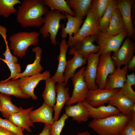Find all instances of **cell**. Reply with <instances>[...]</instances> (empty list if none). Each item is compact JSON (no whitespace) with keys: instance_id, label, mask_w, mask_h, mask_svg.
I'll return each instance as SVG.
<instances>
[{"instance_id":"cell-1","label":"cell","mask_w":135,"mask_h":135,"mask_svg":"<svg viewBox=\"0 0 135 135\" xmlns=\"http://www.w3.org/2000/svg\"><path fill=\"white\" fill-rule=\"evenodd\" d=\"M18 7L16 20L23 28H38L44 24L42 16L49 10L42 0H23Z\"/></svg>"},{"instance_id":"cell-2","label":"cell","mask_w":135,"mask_h":135,"mask_svg":"<svg viewBox=\"0 0 135 135\" xmlns=\"http://www.w3.org/2000/svg\"><path fill=\"white\" fill-rule=\"evenodd\" d=\"M131 117L120 114L100 119H93L88 126L99 135H119Z\"/></svg>"},{"instance_id":"cell-3","label":"cell","mask_w":135,"mask_h":135,"mask_svg":"<svg viewBox=\"0 0 135 135\" xmlns=\"http://www.w3.org/2000/svg\"><path fill=\"white\" fill-rule=\"evenodd\" d=\"M40 33L35 31L20 32L14 34L8 39L9 48L12 54L22 58L26 54L28 47L36 45L39 41Z\"/></svg>"},{"instance_id":"cell-4","label":"cell","mask_w":135,"mask_h":135,"mask_svg":"<svg viewBox=\"0 0 135 135\" xmlns=\"http://www.w3.org/2000/svg\"><path fill=\"white\" fill-rule=\"evenodd\" d=\"M64 14L58 10H49L44 17V25L40 29V32L44 38L50 37L51 43L56 45L57 43L56 36L59 29L61 28L60 24L61 20H66Z\"/></svg>"},{"instance_id":"cell-5","label":"cell","mask_w":135,"mask_h":135,"mask_svg":"<svg viewBox=\"0 0 135 135\" xmlns=\"http://www.w3.org/2000/svg\"><path fill=\"white\" fill-rule=\"evenodd\" d=\"M126 32L116 35L110 34L106 32L100 31L96 35V42L100 47V54L117 51L125 38L128 36Z\"/></svg>"},{"instance_id":"cell-6","label":"cell","mask_w":135,"mask_h":135,"mask_svg":"<svg viewBox=\"0 0 135 135\" xmlns=\"http://www.w3.org/2000/svg\"><path fill=\"white\" fill-rule=\"evenodd\" d=\"M100 31L98 21L94 18L90 9L78 32L75 36L69 38L67 44L71 48L80 42L85 38L96 35Z\"/></svg>"},{"instance_id":"cell-7","label":"cell","mask_w":135,"mask_h":135,"mask_svg":"<svg viewBox=\"0 0 135 135\" xmlns=\"http://www.w3.org/2000/svg\"><path fill=\"white\" fill-rule=\"evenodd\" d=\"M86 67L84 66L75 72L72 80L74 87L72 96L66 104V106L85 101L89 90L83 76V72Z\"/></svg>"},{"instance_id":"cell-8","label":"cell","mask_w":135,"mask_h":135,"mask_svg":"<svg viewBox=\"0 0 135 135\" xmlns=\"http://www.w3.org/2000/svg\"><path fill=\"white\" fill-rule=\"evenodd\" d=\"M111 53L110 52L100 54L95 80L99 88H105L107 78L116 70V68L112 59Z\"/></svg>"},{"instance_id":"cell-9","label":"cell","mask_w":135,"mask_h":135,"mask_svg":"<svg viewBox=\"0 0 135 135\" xmlns=\"http://www.w3.org/2000/svg\"><path fill=\"white\" fill-rule=\"evenodd\" d=\"M134 43L127 36L121 47L116 52H113L112 59L116 68L127 65L134 55Z\"/></svg>"},{"instance_id":"cell-10","label":"cell","mask_w":135,"mask_h":135,"mask_svg":"<svg viewBox=\"0 0 135 135\" xmlns=\"http://www.w3.org/2000/svg\"><path fill=\"white\" fill-rule=\"evenodd\" d=\"M50 72L45 71L29 77H24L19 79V87L24 94L30 96L33 100H36L37 97L34 93V90L39 82L50 78Z\"/></svg>"},{"instance_id":"cell-11","label":"cell","mask_w":135,"mask_h":135,"mask_svg":"<svg viewBox=\"0 0 135 135\" xmlns=\"http://www.w3.org/2000/svg\"><path fill=\"white\" fill-rule=\"evenodd\" d=\"M119 89L98 88L95 90H89L85 101L89 105L94 107L104 105L108 103L111 98Z\"/></svg>"},{"instance_id":"cell-12","label":"cell","mask_w":135,"mask_h":135,"mask_svg":"<svg viewBox=\"0 0 135 135\" xmlns=\"http://www.w3.org/2000/svg\"><path fill=\"white\" fill-rule=\"evenodd\" d=\"M100 55L99 52L90 54L86 58L87 66L83 74L89 90H95L98 88L96 83L95 80Z\"/></svg>"},{"instance_id":"cell-13","label":"cell","mask_w":135,"mask_h":135,"mask_svg":"<svg viewBox=\"0 0 135 135\" xmlns=\"http://www.w3.org/2000/svg\"><path fill=\"white\" fill-rule=\"evenodd\" d=\"M96 35L88 36L78 44L70 48L69 54H80L86 58L90 54L99 52V46L94 44L96 42Z\"/></svg>"},{"instance_id":"cell-14","label":"cell","mask_w":135,"mask_h":135,"mask_svg":"<svg viewBox=\"0 0 135 135\" xmlns=\"http://www.w3.org/2000/svg\"><path fill=\"white\" fill-rule=\"evenodd\" d=\"M108 103L116 108L121 114L126 115H131V111L135 106V100L124 95L122 88L112 96Z\"/></svg>"},{"instance_id":"cell-15","label":"cell","mask_w":135,"mask_h":135,"mask_svg":"<svg viewBox=\"0 0 135 135\" xmlns=\"http://www.w3.org/2000/svg\"><path fill=\"white\" fill-rule=\"evenodd\" d=\"M19 108V111L11 114L8 119L18 127L31 133L32 131L30 128H34V127L30 120L29 114L34 107L26 109L23 108L21 106Z\"/></svg>"},{"instance_id":"cell-16","label":"cell","mask_w":135,"mask_h":135,"mask_svg":"<svg viewBox=\"0 0 135 135\" xmlns=\"http://www.w3.org/2000/svg\"><path fill=\"white\" fill-rule=\"evenodd\" d=\"M134 1L132 0H117V7L121 14L128 37L130 38L133 36L134 29L131 18V8Z\"/></svg>"},{"instance_id":"cell-17","label":"cell","mask_w":135,"mask_h":135,"mask_svg":"<svg viewBox=\"0 0 135 135\" xmlns=\"http://www.w3.org/2000/svg\"><path fill=\"white\" fill-rule=\"evenodd\" d=\"M53 111V108L44 102L39 108L30 112V120L33 123L40 122L52 125L54 122Z\"/></svg>"},{"instance_id":"cell-18","label":"cell","mask_w":135,"mask_h":135,"mask_svg":"<svg viewBox=\"0 0 135 135\" xmlns=\"http://www.w3.org/2000/svg\"><path fill=\"white\" fill-rule=\"evenodd\" d=\"M64 82L58 83L55 88L57 96L55 104L53 107L54 112L53 119L54 121L58 120L60 113L64 105L70 99L69 88L66 87Z\"/></svg>"},{"instance_id":"cell-19","label":"cell","mask_w":135,"mask_h":135,"mask_svg":"<svg viewBox=\"0 0 135 135\" xmlns=\"http://www.w3.org/2000/svg\"><path fill=\"white\" fill-rule=\"evenodd\" d=\"M87 109L90 117L93 119H100L110 116L121 114L116 107L110 104L96 107H92L85 101L81 102Z\"/></svg>"},{"instance_id":"cell-20","label":"cell","mask_w":135,"mask_h":135,"mask_svg":"<svg viewBox=\"0 0 135 135\" xmlns=\"http://www.w3.org/2000/svg\"><path fill=\"white\" fill-rule=\"evenodd\" d=\"M127 65H125L122 68H116L114 72L108 76L107 78L105 89H113L122 88L126 82L128 73Z\"/></svg>"},{"instance_id":"cell-21","label":"cell","mask_w":135,"mask_h":135,"mask_svg":"<svg viewBox=\"0 0 135 135\" xmlns=\"http://www.w3.org/2000/svg\"><path fill=\"white\" fill-rule=\"evenodd\" d=\"M69 47L66 39H63L60 45V53L57 57L58 61V67L54 75L51 77L58 83L64 82V75L67 63L66 54Z\"/></svg>"},{"instance_id":"cell-22","label":"cell","mask_w":135,"mask_h":135,"mask_svg":"<svg viewBox=\"0 0 135 135\" xmlns=\"http://www.w3.org/2000/svg\"><path fill=\"white\" fill-rule=\"evenodd\" d=\"M32 52L35 54V59L34 62L28 64L25 70L22 72L17 75L12 80L17 79L24 77H29L40 73L43 69V67L40 64L42 49L39 46L33 48Z\"/></svg>"},{"instance_id":"cell-23","label":"cell","mask_w":135,"mask_h":135,"mask_svg":"<svg viewBox=\"0 0 135 135\" xmlns=\"http://www.w3.org/2000/svg\"><path fill=\"white\" fill-rule=\"evenodd\" d=\"M64 14L67 20L66 26L64 27V24L61 25L60 33L63 39L66 38L67 35L69 38L76 36L80 28V26L84 20L83 19L72 16L67 13Z\"/></svg>"},{"instance_id":"cell-24","label":"cell","mask_w":135,"mask_h":135,"mask_svg":"<svg viewBox=\"0 0 135 135\" xmlns=\"http://www.w3.org/2000/svg\"><path fill=\"white\" fill-rule=\"evenodd\" d=\"M65 110V114L68 117H72L73 120L80 124L86 122L90 118L87 109L81 102L78 103L74 105L66 106Z\"/></svg>"},{"instance_id":"cell-25","label":"cell","mask_w":135,"mask_h":135,"mask_svg":"<svg viewBox=\"0 0 135 135\" xmlns=\"http://www.w3.org/2000/svg\"><path fill=\"white\" fill-rule=\"evenodd\" d=\"M73 55L71 59L67 61L64 75V83L66 85L69 79L72 77L76 69L87 63L86 58L82 54H76Z\"/></svg>"},{"instance_id":"cell-26","label":"cell","mask_w":135,"mask_h":135,"mask_svg":"<svg viewBox=\"0 0 135 135\" xmlns=\"http://www.w3.org/2000/svg\"><path fill=\"white\" fill-rule=\"evenodd\" d=\"M19 83V79L0 82V93L9 96H14L18 98L27 99L30 98L20 90Z\"/></svg>"},{"instance_id":"cell-27","label":"cell","mask_w":135,"mask_h":135,"mask_svg":"<svg viewBox=\"0 0 135 135\" xmlns=\"http://www.w3.org/2000/svg\"><path fill=\"white\" fill-rule=\"evenodd\" d=\"M92 0H66L69 7L75 14V17L83 19L90 9Z\"/></svg>"},{"instance_id":"cell-28","label":"cell","mask_w":135,"mask_h":135,"mask_svg":"<svg viewBox=\"0 0 135 135\" xmlns=\"http://www.w3.org/2000/svg\"><path fill=\"white\" fill-rule=\"evenodd\" d=\"M126 31L121 14L117 6L114 11L106 32L115 36Z\"/></svg>"},{"instance_id":"cell-29","label":"cell","mask_w":135,"mask_h":135,"mask_svg":"<svg viewBox=\"0 0 135 135\" xmlns=\"http://www.w3.org/2000/svg\"><path fill=\"white\" fill-rule=\"evenodd\" d=\"M45 80V87L42 94L44 100V102L53 108L56 101L55 86L56 82L51 78Z\"/></svg>"},{"instance_id":"cell-30","label":"cell","mask_w":135,"mask_h":135,"mask_svg":"<svg viewBox=\"0 0 135 135\" xmlns=\"http://www.w3.org/2000/svg\"><path fill=\"white\" fill-rule=\"evenodd\" d=\"M0 112L2 116L8 119L12 114L18 112L20 108L13 104L10 96L0 93Z\"/></svg>"},{"instance_id":"cell-31","label":"cell","mask_w":135,"mask_h":135,"mask_svg":"<svg viewBox=\"0 0 135 135\" xmlns=\"http://www.w3.org/2000/svg\"><path fill=\"white\" fill-rule=\"evenodd\" d=\"M117 6V0H112L102 17L98 20L101 31L106 32L114 11Z\"/></svg>"},{"instance_id":"cell-32","label":"cell","mask_w":135,"mask_h":135,"mask_svg":"<svg viewBox=\"0 0 135 135\" xmlns=\"http://www.w3.org/2000/svg\"><path fill=\"white\" fill-rule=\"evenodd\" d=\"M45 6L50 9V10H58L64 14L67 13L75 16V14L64 0H43Z\"/></svg>"},{"instance_id":"cell-33","label":"cell","mask_w":135,"mask_h":135,"mask_svg":"<svg viewBox=\"0 0 135 135\" xmlns=\"http://www.w3.org/2000/svg\"><path fill=\"white\" fill-rule=\"evenodd\" d=\"M112 0H92L90 9L92 15L97 20L103 15Z\"/></svg>"},{"instance_id":"cell-34","label":"cell","mask_w":135,"mask_h":135,"mask_svg":"<svg viewBox=\"0 0 135 135\" xmlns=\"http://www.w3.org/2000/svg\"><path fill=\"white\" fill-rule=\"evenodd\" d=\"M18 4H21L19 0H0V16L8 18L16 12L18 9L15 8L14 6Z\"/></svg>"},{"instance_id":"cell-35","label":"cell","mask_w":135,"mask_h":135,"mask_svg":"<svg viewBox=\"0 0 135 135\" xmlns=\"http://www.w3.org/2000/svg\"><path fill=\"white\" fill-rule=\"evenodd\" d=\"M127 80L122 88L123 94L128 98L135 100V92L132 86L135 85V74L133 72L126 75Z\"/></svg>"},{"instance_id":"cell-36","label":"cell","mask_w":135,"mask_h":135,"mask_svg":"<svg viewBox=\"0 0 135 135\" xmlns=\"http://www.w3.org/2000/svg\"><path fill=\"white\" fill-rule=\"evenodd\" d=\"M0 127L16 135H24L23 132L24 129L18 127L8 119L0 118Z\"/></svg>"},{"instance_id":"cell-37","label":"cell","mask_w":135,"mask_h":135,"mask_svg":"<svg viewBox=\"0 0 135 135\" xmlns=\"http://www.w3.org/2000/svg\"><path fill=\"white\" fill-rule=\"evenodd\" d=\"M0 59L2 60L7 65L10 72V76L7 79L0 81V82H4L14 78L17 75L20 74L21 72V67L20 64L17 62H9L5 59L0 58Z\"/></svg>"},{"instance_id":"cell-38","label":"cell","mask_w":135,"mask_h":135,"mask_svg":"<svg viewBox=\"0 0 135 135\" xmlns=\"http://www.w3.org/2000/svg\"><path fill=\"white\" fill-rule=\"evenodd\" d=\"M68 116L65 113L59 120L54 121L52 126L50 135H60L65 124V121L68 119Z\"/></svg>"},{"instance_id":"cell-39","label":"cell","mask_w":135,"mask_h":135,"mask_svg":"<svg viewBox=\"0 0 135 135\" xmlns=\"http://www.w3.org/2000/svg\"><path fill=\"white\" fill-rule=\"evenodd\" d=\"M119 135H135V118L131 116Z\"/></svg>"},{"instance_id":"cell-40","label":"cell","mask_w":135,"mask_h":135,"mask_svg":"<svg viewBox=\"0 0 135 135\" xmlns=\"http://www.w3.org/2000/svg\"><path fill=\"white\" fill-rule=\"evenodd\" d=\"M6 39L7 38L4 39L6 45V50L2 55L5 58L4 59L8 61L17 63L18 62V57L14 56L11 53Z\"/></svg>"},{"instance_id":"cell-41","label":"cell","mask_w":135,"mask_h":135,"mask_svg":"<svg viewBox=\"0 0 135 135\" xmlns=\"http://www.w3.org/2000/svg\"><path fill=\"white\" fill-rule=\"evenodd\" d=\"M52 125L45 124L42 131L38 135H50Z\"/></svg>"},{"instance_id":"cell-42","label":"cell","mask_w":135,"mask_h":135,"mask_svg":"<svg viewBox=\"0 0 135 135\" xmlns=\"http://www.w3.org/2000/svg\"><path fill=\"white\" fill-rule=\"evenodd\" d=\"M128 70L135 71V56L134 55L127 64Z\"/></svg>"},{"instance_id":"cell-43","label":"cell","mask_w":135,"mask_h":135,"mask_svg":"<svg viewBox=\"0 0 135 135\" xmlns=\"http://www.w3.org/2000/svg\"><path fill=\"white\" fill-rule=\"evenodd\" d=\"M0 135H16L14 133L0 127Z\"/></svg>"},{"instance_id":"cell-44","label":"cell","mask_w":135,"mask_h":135,"mask_svg":"<svg viewBox=\"0 0 135 135\" xmlns=\"http://www.w3.org/2000/svg\"><path fill=\"white\" fill-rule=\"evenodd\" d=\"M76 135H92L88 131L84 132L78 134Z\"/></svg>"},{"instance_id":"cell-45","label":"cell","mask_w":135,"mask_h":135,"mask_svg":"<svg viewBox=\"0 0 135 135\" xmlns=\"http://www.w3.org/2000/svg\"><path fill=\"white\" fill-rule=\"evenodd\" d=\"M1 109V105H0V112Z\"/></svg>"}]
</instances>
